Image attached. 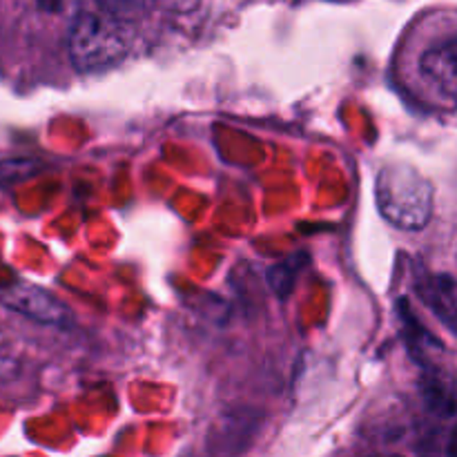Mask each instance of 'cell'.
Returning <instances> with one entry per match:
<instances>
[{
	"instance_id": "cell-1",
	"label": "cell",
	"mask_w": 457,
	"mask_h": 457,
	"mask_svg": "<svg viewBox=\"0 0 457 457\" xmlns=\"http://www.w3.org/2000/svg\"><path fill=\"white\" fill-rule=\"evenodd\" d=\"M375 204L391 226L418 232L433 219L436 190L418 168L404 161H391L375 177Z\"/></svg>"
},
{
	"instance_id": "cell-2",
	"label": "cell",
	"mask_w": 457,
	"mask_h": 457,
	"mask_svg": "<svg viewBox=\"0 0 457 457\" xmlns=\"http://www.w3.org/2000/svg\"><path fill=\"white\" fill-rule=\"evenodd\" d=\"M70 61L83 74L110 70L119 65L129 49V36L123 22L112 21L105 13L80 12L71 21L67 36Z\"/></svg>"
},
{
	"instance_id": "cell-3",
	"label": "cell",
	"mask_w": 457,
	"mask_h": 457,
	"mask_svg": "<svg viewBox=\"0 0 457 457\" xmlns=\"http://www.w3.org/2000/svg\"><path fill=\"white\" fill-rule=\"evenodd\" d=\"M0 303L12 308L18 315L36 321V324L52 326V328H70L74 324L70 306L49 290L36 284H13L0 295Z\"/></svg>"
},
{
	"instance_id": "cell-4",
	"label": "cell",
	"mask_w": 457,
	"mask_h": 457,
	"mask_svg": "<svg viewBox=\"0 0 457 457\" xmlns=\"http://www.w3.org/2000/svg\"><path fill=\"white\" fill-rule=\"evenodd\" d=\"M420 76L424 83L431 85L440 98L455 103L457 96V40L455 36L431 45L420 56Z\"/></svg>"
},
{
	"instance_id": "cell-5",
	"label": "cell",
	"mask_w": 457,
	"mask_h": 457,
	"mask_svg": "<svg viewBox=\"0 0 457 457\" xmlns=\"http://www.w3.org/2000/svg\"><path fill=\"white\" fill-rule=\"evenodd\" d=\"M418 295L424 306L451 330L455 333L457 320V284L449 272H436V275H422L418 279Z\"/></svg>"
},
{
	"instance_id": "cell-6",
	"label": "cell",
	"mask_w": 457,
	"mask_h": 457,
	"mask_svg": "<svg viewBox=\"0 0 457 457\" xmlns=\"http://www.w3.org/2000/svg\"><path fill=\"white\" fill-rule=\"evenodd\" d=\"M96 3L107 18L125 25V22L147 16L161 0H96Z\"/></svg>"
},
{
	"instance_id": "cell-7",
	"label": "cell",
	"mask_w": 457,
	"mask_h": 457,
	"mask_svg": "<svg viewBox=\"0 0 457 457\" xmlns=\"http://www.w3.org/2000/svg\"><path fill=\"white\" fill-rule=\"evenodd\" d=\"M299 270H302V263L299 257L284 259V262L275 263V266L268 270V286H270L272 293L279 299H286L295 288V281H297Z\"/></svg>"
},
{
	"instance_id": "cell-8",
	"label": "cell",
	"mask_w": 457,
	"mask_h": 457,
	"mask_svg": "<svg viewBox=\"0 0 457 457\" xmlns=\"http://www.w3.org/2000/svg\"><path fill=\"white\" fill-rule=\"evenodd\" d=\"M40 170V163L36 159H4L0 161V190L18 186L27 181Z\"/></svg>"
},
{
	"instance_id": "cell-9",
	"label": "cell",
	"mask_w": 457,
	"mask_h": 457,
	"mask_svg": "<svg viewBox=\"0 0 457 457\" xmlns=\"http://www.w3.org/2000/svg\"><path fill=\"white\" fill-rule=\"evenodd\" d=\"M36 3H38V7L43 9V12H49V13L61 12L62 7V0H36Z\"/></svg>"
},
{
	"instance_id": "cell-10",
	"label": "cell",
	"mask_w": 457,
	"mask_h": 457,
	"mask_svg": "<svg viewBox=\"0 0 457 457\" xmlns=\"http://www.w3.org/2000/svg\"><path fill=\"white\" fill-rule=\"evenodd\" d=\"M388 457H397V455H388Z\"/></svg>"
}]
</instances>
